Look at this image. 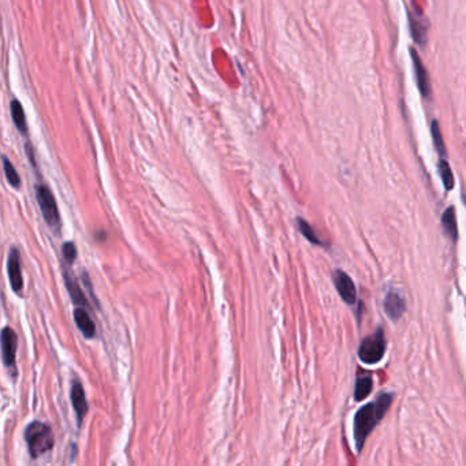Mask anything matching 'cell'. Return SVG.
<instances>
[{"label": "cell", "instance_id": "obj_1", "mask_svg": "<svg viewBox=\"0 0 466 466\" xmlns=\"http://www.w3.org/2000/svg\"><path fill=\"white\" fill-rule=\"evenodd\" d=\"M393 400H394L393 394L388 393L380 394L375 402L365 405L357 412V415L355 417V439L359 453L363 451L366 438L370 435V432L375 429L379 421L387 415L393 404Z\"/></svg>", "mask_w": 466, "mask_h": 466}, {"label": "cell", "instance_id": "obj_2", "mask_svg": "<svg viewBox=\"0 0 466 466\" xmlns=\"http://www.w3.org/2000/svg\"><path fill=\"white\" fill-rule=\"evenodd\" d=\"M24 438L32 458H39L40 456L48 453L55 445L51 427L42 421H33L29 424L25 429Z\"/></svg>", "mask_w": 466, "mask_h": 466}, {"label": "cell", "instance_id": "obj_3", "mask_svg": "<svg viewBox=\"0 0 466 466\" xmlns=\"http://www.w3.org/2000/svg\"><path fill=\"white\" fill-rule=\"evenodd\" d=\"M36 199L39 203L40 210L43 213V217L46 223L51 227L53 231L59 233L62 227V220H60V213L59 208L56 204V200L52 195L51 189L46 185H37L36 186Z\"/></svg>", "mask_w": 466, "mask_h": 466}, {"label": "cell", "instance_id": "obj_4", "mask_svg": "<svg viewBox=\"0 0 466 466\" xmlns=\"http://www.w3.org/2000/svg\"><path fill=\"white\" fill-rule=\"evenodd\" d=\"M386 349H387L386 337H384L383 330L379 328L375 334L365 338L361 342L360 349H359V357L364 364L373 365L383 359Z\"/></svg>", "mask_w": 466, "mask_h": 466}, {"label": "cell", "instance_id": "obj_5", "mask_svg": "<svg viewBox=\"0 0 466 466\" xmlns=\"http://www.w3.org/2000/svg\"><path fill=\"white\" fill-rule=\"evenodd\" d=\"M18 348V337L11 327H4L1 331V356L3 364L17 375L15 369V356Z\"/></svg>", "mask_w": 466, "mask_h": 466}, {"label": "cell", "instance_id": "obj_6", "mask_svg": "<svg viewBox=\"0 0 466 466\" xmlns=\"http://www.w3.org/2000/svg\"><path fill=\"white\" fill-rule=\"evenodd\" d=\"M332 280L334 285L341 296V298L349 304V305H355L357 301V292H356V285L352 280V278L343 272V271H335L332 275Z\"/></svg>", "mask_w": 466, "mask_h": 466}, {"label": "cell", "instance_id": "obj_7", "mask_svg": "<svg viewBox=\"0 0 466 466\" xmlns=\"http://www.w3.org/2000/svg\"><path fill=\"white\" fill-rule=\"evenodd\" d=\"M7 272H8L11 289L15 293H21V290L24 289V279H22V271H21L19 252L15 248L10 249L8 260H7Z\"/></svg>", "mask_w": 466, "mask_h": 466}, {"label": "cell", "instance_id": "obj_8", "mask_svg": "<svg viewBox=\"0 0 466 466\" xmlns=\"http://www.w3.org/2000/svg\"><path fill=\"white\" fill-rule=\"evenodd\" d=\"M71 404H73V408L75 411V415H77V418H78V424L81 425L85 415L88 413V409H89V405L87 402V397H85V391H84V387L80 382H74L73 383V387H71Z\"/></svg>", "mask_w": 466, "mask_h": 466}, {"label": "cell", "instance_id": "obj_9", "mask_svg": "<svg viewBox=\"0 0 466 466\" xmlns=\"http://www.w3.org/2000/svg\"><path fill=\"white\" fill-rule=\"evenodd\" d=\"M412 53V60H413V66H415V81L417 85L420 88V92L424 98H428L431 93V84H429V78H428V73L427 69L424 67L422 60L420 59L418 53L415 50H411Z\"/></svg>", "mask_w": 466, "mask_h": 466}, {"label": "cell", "instance_id": "obj_10", "mask_svg": "<svg viewBox=\"0 0 466 466\" xmlns=\"http://www.w3.org/2000/svg\"><path fill=\"white\" fill-rule=\"evenodd\" d=\"M63 278H64L66 289H67L69 296H70V298L73 300V303H74L75 305H78L80 308H88V307H89V301H88V298L85 297L84 292L81 290L80 285L77 283L75 278L71 276L69 271H63Z\"/></svg>", "mask_w": 466, "mask_h": 466}, {"label": "cell", "instance_id": "obj_11", "mask_svg": "<svg viewBox=\"0 0 466 466\" xmlns=\"http://www.w3.org/2000/svg\"><path fill=\"white\" fill-rule=\"evenodd\" d=\"M384 311L387 313V316L397 321L402 317V314L406 311V304L405 300L398 294V293H388L386 300H384Z\"/></svg>", "mask_w": 466, "mask_h": 466}, {"label": "cell", "instance_id": "obj_12", "mask_svg": "<svg viewBox=\"0 0 466 466\" xmlns=\"http://www.w3.org/2000/svg\"><path fill=\"white\" fill-rule=\"evenodd\" d=\"M74 320L80 331L87 338H93L96 335V324L85 308H77L74 311Z\"/></svg>", "mask_w": 466, "mask_h": 466}, {"label": "cell", "instance_id": "obj_13", "mask_svg": "<svg viewBox=\"0 0 466 466\" xmlns=\"http://www.w3.org/2000/svg\"><path fill=\"white\" fill-rule=\"evenodd\" d=\"M409 19H411V30L413 35V39L418 44H425L427 42V29L428 24L424 19L422 14H418L417 17L409 12Z\"/></svg>", "mask_w": 466, "mask_h": 466}, {"label": "cell", "instance_id": "obj_14", "mask_svg": "<svg viewBox=\"0 0 466 466\" xmlns=\"http://www.w3.org/2000/svg\"><path fill=\"white\" fill-rule=\"evenodd\" d=\"M10 109H11V116H12L15 127L19 130L21 134L26 136L28 134V122H26V115H25L22 104L19 103L17 99H12L11 103H10Z\"/></svg>", "mask_w": 466, "mask_h": 466}, {"label": "cell", "instance_id": "obj_15", "mask_svg": "<svg viewBox=\"0 0 466 466\" xmlns=\"http://www.w3.org/2000/svg\"><path fill=\"white\" fill-rule=\"evenodd\" d=\"M442 224H443L446 234L451 240L456 241L458 237V230H457V217H456L454 207H449L445 210V213L442 215Z\"/></svg>", "mask_w": 466, "mask_h": 466}, {"label": "cell", "instance_id": "obj_16", "mask_svg": "<svg viewBox=\"0 0 466 466\" xmlns=\"http://www.w3.org/2000/svg\"><path fill=\"white\" fill-rule=\"evenodd\" d=\"M373 382L370 376H361L356 382V390H355V398L356 401H363L370 393H372Z\"/></svg>", "mask_w": 466, "mask_h": 466}, {"label": "cell", "instance_id": "obj_17", "mask_svg": "<svg viewBox=\"0 0 466 466\" xmlns=\"http://www.w3.org/2000/svg\"><path fill=\"white\" fill-rule=\"evenodd\" d=\"M1 160H3V170H4V174H6V178H7L8 183L14 188H19L21 186V178H19L15 167L12 165V163L8 160L7 156L3 155Z\"/></svg>", "mask_w": 466, "mask_h": 466}, {"label": "cell", "instance_id": "obj_18", "mask_svg": "<svg viewBox=\"0 0 466 466\" xmlns=\"http://www.w3.org/2000/svg\"><path fill=\"white\" fill-rule=\"evenodd\" d=\"M297 226H298L300 233H301L310 242L314 244V245H324V242H321V241L319 240V237L314 234V231H313V228H312L311 224H310L308 222H305L304 219L298 217V219H297Z\"/></svg>", "mask_w": 466, "mask_h": 466}, {"label": "cell", "instance_id": "obj_19", "mask_svg": "<svg viewBox=\"0 0 466 466\" xmlns=\"http://www.w3.org/2000/svg\"><path fill=\"white\" fill-rule=\"evenodd\" d=\"M439 172H440L445 188L447 190H451L453 186H454V175H453V171H451V168H450V165L446 160L439 161Z\"/></svg>", "mask_w": 466, "mask_h": 466}, {"label": "cell", "instance_id": "obj_20", "mask_svg": "<svg viewBox=\"0 0 466 466\" xmlns=\"http://www.w3.org/2000/svg\"><path fill=\"white\" fill-rule=\"evenodd\" d=\"M431 130H432V138H433V141H435V147H436L438 152H439L440 155H446V147H445V143H443V137H442V133H440L439 123H438L436 120L432 122Z\"/></svg>", "mask_w": 466, "mask_h": 466}, {"label": "cell", "instance_id": "obj_21", "mask_svg": "<svg viewBox=\"0 0 466 466\" xmlns=\"http://www.w3.org/2000/svg\"><path fill=\"white\" fill-rule=\"evenodd\" d=\"M62 253H63V258H64L67 264H73L74 260L77 258V249H75V245H74L73 242H66V244H63V247H62Z\"/></svg>", "mask_w": 466, "mask_h": 466}]
</instances>
